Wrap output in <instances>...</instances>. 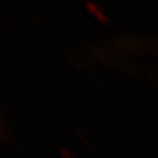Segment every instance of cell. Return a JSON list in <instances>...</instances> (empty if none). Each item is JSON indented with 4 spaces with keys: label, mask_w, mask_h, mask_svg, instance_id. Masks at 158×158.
Masks as SVG:
<instances>
[{
    "label": "cell",
    "mask_w": 158,
    "mask_h": 158,
    "mask_svg": "<svg viewBox=\"0 0 158 158\" xmlns=\"http://www.w3.org/2000/svg\"><path fill=\"white\" fill-rule=\"evenodd\" d=\"M85 6H86V9H90V11L93 12V14H95V16L98 18V19H100L102 23H106V21H107L106 14H104V12L100 11V7H97L95 4H93V2H85Z\"/></svg>",
    "instance_id": "cell-1"
},
{
    "label": "cell",
    "mask_w": 158,
    "mask_h": 158,
    "mask_svg": "<svg viewBox=\"0 0 158 158\" xmlns=\"http://www.w3.org/2000/svg\"><path fill=\"white\" fill-rule=\"evenodd\" d=\"M58 153H60V155H62L63 158H74L72 155H70V153H69L67 149H65V148H58Z\"/></svg>",
    "instance_id": "cell-2"
}]
</instances>
